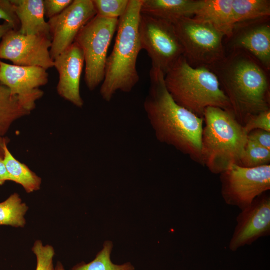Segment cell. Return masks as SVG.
I'll list each match as a JSON object with an SVG mask.
<instances>
[{"label":"cell","instance_id":"cell-1","mask_svg":"<svg viewBox=\"0 0 270 270\" xmlns=\"http://www.w3.org/2000/svg\"><path fill=\"white\" fill-rule=\"evenodd\" d=\"M150 79L144 108L157 140L202 164L204 118L176 102L166 88L162 72L151 68Z\"/></svg>","mask_w":270,"mask_h":270},{"label":"cell","instance_id":"cell-2","mask_svg":"<svg viewBox=\"0 0 270 270\" xmlns=\"http://www.w3.org/2000/svg\"><path fill=\"white\" fill-rule=\"evenodd\" d=\"M210 68L217 76L232 112L244 126L252 116L270 110L268 71L244 50H230L220 62Z\"/></svg>","mask_w":270,"mask_h":270},{"label":"cell","instance_id":"cell-3","mask_svg":"<svg viewBox=\"0 0 270 270\" xmlns=\"http://www.w3.org/2000/svg\"><path fill=\"white\" fill-rule=\"evenodd\" d=\"M142 0H130L124 14L119 19L116 42L108 57L100 95L110 102L118 92H130L140 80L136 63L142 49L138 23Z\"/></svg>","mask_w":270,"mask_h":270},{"label":"cell","instance_id":"cell-4","mask_svg":"<svg viewBox=\"0 0 270 270\" xmlns=\"http://www.w3.org/2000/svg\"><path fill=\"white\" fill-rule=\"evenodd\" d=\"M164 82L176 102L199 117L210 106L232 112L216 74L208 67L192 66L184 56L166 74Z\"/></svg>","mask_w":270,"mask_h":270},{"label":"cell","instance_id":"cell-5","mask_svg":"<svg viewBox=\"0 0 270 270\" xmlns=\"http://www.w3.org/2000/svg\"><path fill=\"white\" fill-rule=\"evenodd\" d=\"M201 156L202 166L220 174L234 164H240L248 142V133L234 114L208 107L204 114Z\"/></svg>","mask_w":270,"mask_h":270},{"label":"cell","instance_id":"cell-6","mask_svg":"<svg viewBox=\"0 0 270 270\" xmlns=\"http://www.w3.org/2000/svg\"><path fill=\"white\" fill-rule=\"evenodd\" d=\"M173 24L183 56L192 66L210 68L226 58V37L211 24L192 16L182 18Z\"/></svg>","mask_w":270,"mask_h":270},{"label":"cell","instance_id":"cell-7","mask_svg":"<svg viewBox=\"0 0 270 270\" xmlns=\"http://www.w3.org/2000/svg\"><path fill=\"white\" fill-rule=\"evenodd\" d=\"M119 19L96 15L79 32L74 42L82 48L86 64L84 80L92 91L104 81L108 52Z\"/></svg>","mask_w":270,"mask_h":270},{"label":"cell","instance_id":"cell-8","mask_svg":"<svg viewBox=\"0 0 270 270\" xmlns=\"http://www.w3.org/2000/svg\"><path fill=\"white\" fill-rule=\"evenodd\" d=\"M138 33L142 50L152 61V68L164 76L184 54L174 25L166 20L140 14Z\"/></svg>","mask_w":270,"mask_h":270},{"label":"cell","instance_id":"cell-9","mask_svg":"<svg viewBox=\"0 0 270 270\" xmlns=\"http://www.w3.org/2000/svg\"><path fill=\"white\" fill-rule=\"evenodd\" d=\"M221 194L226 204L241 210L270 190V164L247 168L230 166L220 174Z\"/></svg>","mask_w":270,"mask_h":270},{"label":"cell","instance_id":"cell-10","mask_svg":"<svg viewBox=\"0 0 270 270\" xmlns=\"http://www.w3.org/2000/svg\"><path fill=\"white\" fill-rule=\"evenodd\" d=\"M52 40L42 36L22 34L12 30L0 42V60H8L13 64L38 66L46 70L54 67L50 54Z\"/></svg>","mask_w":270,"mask_h":270},{"label":"cell","instance_id":"cell-11","mask_svg":"<svg viewBox=\"0 0 270 270\" xmlns=\"http://www.w3.org/2000/svg\"><path fill=\"white\" fill-rule=\"evenodd\" d=\"M96 15L92 0H74L61 14L48 20L53 60L74 42L80 30Z\"/></svg>","mask_w":270,"mask_h":270},{"label":"cell","instance_id":"cell-12","mask_svg":"<svg viewBox=\"0 0 270 270\" xmlns=\"http://www.w3.org/2000/svg\"><path fill=\"white\" fill-rule=\"evenodd\" d=\"M47 70L38 66L10 64L0 60V83L16 96L22 106L31 112L44 92L40 88L48 82Z\"/></svg>","mask_w":270,"mask_h":270},{"label":"cell","instance_id":"cell-13","mask_svg":"<svg viewBox=\"0 0 270 270\" xmlns=\"http://www.w3.org/2000/svg\"><path fill=\"white\" fill-rule=\"evenodd\" d=\"M229 244L232 252L250 246L259 238L270 235V196L266 192L256 198L241 210Z\"/></svg>","mask_w":270,"mask_h":270},{"label":"cell","instance_id":"cell-14","mask_svg":"<svg viewBox=\"0 0 270 270\" xmlns=\"http://www.w3.org/2000/svg\"><path fill=\"white\" fill-rule=\"evenodd\" d=\"M229 40L230 50L246 51L270 70V18L236 24Z\"/></svg>","mask_w":270,"mask_h":270},{"label":"cell","instance_id":"cell-15","mask_svg":"<svg viewBox=\"0 0 270 270\" xmlns=\"http://www.w3.org/2000/svg\"><path fill=\"white\" fill-rule=\"evenodd\" d=\"M59 74L58 94L75 106L82 108L84 102L80 92V82L84 64L82 48L74 42L54 60Z\"/></svg>","mask_w":270,"mask_h":270},{"label":"cell","instance_id":"cell-16","mask_svg":"<svg viewBox=\"0 0 270 270\" xmlns=\"http://www.w3.org/2000/svg\"><path fill=\"white\" fill-rule=\"evenodd\" d=\"M193 17L207 22L230 39L236 24L232 0H197Z\"/></svg>","mask_w":270,"mask_h":270},{"label":"cell","instance_id":"cell-17","mask_svg":"<svg viewBox=\"0 0 270 270\" xmlns=\"http://www.w3.org/2000/svg\"><path fill=\"white\" fill-rule=\"evenodd\" d=\"M18 16L20 33L51 38L48 24L45 20L43 0H10Z\"/></svg>","mask_w":270,"mask_h":270},{"label":"cell","instance_id":"cell-18","mask_svg":"<svg viewBox=\"0 0 270 270\" xmlns=\"http://www.w3.org/2000/svg\"><path fill=\"white\" fill-rule=\"evenodd\" d=\"M197 0H142L141 13L174 24L193 16Z\"/></svg>","mask_w":270,"mask_h":270},{"label":"cell","instance_id":"cell-19","mask_svg":"<svg viewBox=\"0 0 270 270\" xmlns=\"http://www.w3.org/2000/svg\"><path fill=\"white\" fill-rule=\"evenodd\" d=\"M4 160L12 182L21 185L28 193L40 189L42 178L27 166L17 160L8 150V145L4 148Z\"/></svg>","mask_w":270,"mask_h":270},{"label":"cell","instance_id":"cell-20","mask_svg":"<svg viewBox=\"0 0 270 270\" xmlns=\"http://www.w3.org/2000/svg\"><path fill=\"white\" fill-rule=\"evenodd\" d=\"M18 98L0 83V136H4L12 124L18 120L30 114Z\"/></svg>","mask_w":270,"mask_h":270},{"label":"cell","instance_id":"cell-21","mask_svg":"<svg viewBox=\"0 0 270 270\" xmlns=\"http://www.w3.org/2000/svg\"><path fill=\"white\" fill-rule=\"evenodd\" d=\"M236 25L270 18L269 0H232Z\"/></svg>","mask_w":270,"mask_h":270},{"label":"cell","instance_id":"cell-22","mask_svg":"<svg viewBox=\"0 0 270 270\" xmlns=\"http://www.w3.org/2000/svg\"><path fill=\"white\" fill-rule=\"evenodd\" d=\"M28 206L23 202L18 194H12L0 203V226L24 228L26 224L24 216Z\"/></svg>","mask_w":270,"mask_h":270},{"label":"cell","instance_id":"cell-23","mask_svg":"<svg viewBox=\"0 0 270 270\" xmlns=\"http://www.w3.org/2000/svg\"><path fill=\"white\" fill-rule=\"evenodd\" d=\"M113 248L112 241H105L102 249L93 260L88 263L78 264L71 270H135L134 266L130 262L118 264L112 262L111 254Z\"/></svg>","mask_w":270,"mask_h":270},{"label":"cell","instance_id":"cell-24","mask_svg":"<svg viewBox=\"0 0 270 270\" xmlns=\"http://www.w3.org/2000/svg\"><path fill=\"white\" fill-rule=\"evenodd\" d=\"M270 164V150L248 140L239 166L254 168Z\"/></svg>","mask_w":270,"mask_h":270},{"label":"cell","instance_id":"cell-25","mask_svg":"<svg viewBox=\"0 0 270 270\" xmlns=\"http://www.w3.org/2000/svg\"><path fill=\"white\" fill-rule=\"evenodd\" d=\"M96 15L120 19L126 12L130 0H92Z\"/></svg>","mask_w":270,"mask_h":270},{"label":"cell","instance_id":"cell-26","mask_svg":"<svg viewBox=\"0 0 270 270\" xmlns=\"http://www.w3.org/2000/svg\"><path fill=\"white\" fill-rule=\"evenodd\" d=\"M32 250L36 257V270H55L53 264L55 251L52 246H44L41 240H37Z\"/></svg>","mask_w":270,"mask_h":270},{"label":"cell","instance_id":"cell-27","mask_svg":"<svg viewBox=\"0 0 270 270\" xmlns=\"http://www.w3.org/2000/svg\"><path fill=\"white\" fill-rule=\"evenodd\" d=\"M244 127L248 134L254 130H262L270 132V110L252 116Z\"/></svg>","mask_w":270,"mask_h":270},{"label":"cell","instance_id":"cell-28","mask_svg":"<svg viewBox=\"0 0 270 270\" xmlns=\"http://www.w3.org/2000/svg\"><path fill=\"white\" fill-rule=\"evenodd\" d=\"M44 16L49 20L61 14L74 0H43Z\"/></svg>","mask_w":270,"mask_h":270},{"label":"cell","instance_id":"cell-29","mask_svg":"<svg viewBox=\"0 0 270 270\" xmlns=\"http://www.w3.org/2000/svg\"><path fill=\"white\" fill-rule=\"evenodd\" d=\"M1 20L12 24L15 30L20 29V22L10 0H0V20Z\"/></svg>","mask_w":270,"mask_h":270},{"label":"cell","instance_id":"cell-30","mask_svg":"<svg viewBox=\"0 0 270 270\" xmlns=\"http://www.w3.org/2000/svg\"><path fill=\"white\" fill-rule=\"evenodd\" d=\"M248 140L270 150V132L262 130H254L248 134Z\"/></svg>","mask_w":270,"mask_h":270},{"label":"cell","instance_id":"cell-31","mask_svg":"<svg viewBox=\"0 0 270 270\" xmlns=\"http://www.w3.org/2000/svg\"><path fill=\"white\" fill-rule=\"evenodd\" d=\"M7 181H12V178L6 168L4 156L0 155V186Z\"/></svg>","mask_w":270,"mask_h":270},{"label":"cell","instance_id":"cell-32","mask_svg":"<svg viewBox=\"0 0 270 270\" xmlns=\"http://www.w3.org/2000/svg\"><path fill=\"white\" fill-rule=\"evenodd\" d=\"M14 30L13 26L10 24L4 22L0 24V40L2 39L4 36L10 30Z\"/></svg>","mask_w":270,"mask_h":270},{"label":"cell","instance_id":"cell-33","mask_svg":"<svg viewBox=\"0 0 270 270\" xmlns=\"http://www.w3.org/2000/svg\"><path fill=\"white\" fill-rule=\"evenodd\" d=\"M10 142V140L4 136H0V155L4 156V148L6 145H8Z\"/></svg>","mask_w":270,"mask_h":270},{"label":"cell","instance_id":"cell-34","mask_svg":"<svg viewBox=\"0 0 270 270\" xmlns=\"http://www.w3.org/2000/svg\"><path fill=\"white\" fill-rule=\"evenodd\" d=\"M55 270H66L62 265L60 262H58L55 268Z\"/></svg>","mask_w":270,"mask_h":270}]
</instances>
